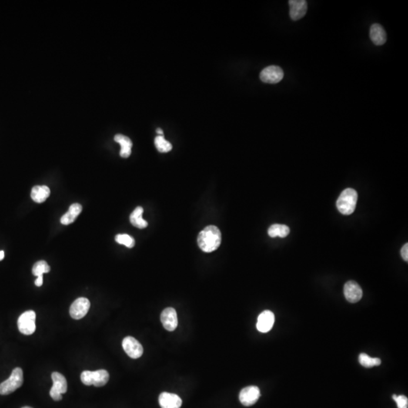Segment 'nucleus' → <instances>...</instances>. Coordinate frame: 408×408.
Instances as JSON below:
<instances>
[{
  "label": "nucleus",
  "mask_w": 408,
  "mask_h": 408,
  "mask_svg": "<svg viewBox=\"0 0 408 408\" xmlns=\"http://www.w3.org/2000/svg\"><path fill=\"white\" fill-rule=\"evenodd\" d=\"M144 209L142 206H138L134 209L133 212L131 213L129 220H130L131 224L133 226L136 227L138 228H145L148 226V222L142 218L143 215Z\"/></svg>",
  "instance_id": "nucleus-20"
},
{
  "label": "nucleus",
  "mask_w": 408,
  "mask_h": 408,
  "mask_svg": "<svg viewBox=\"0 0 408 408\" xmlns=\"http://www.w3.org/2000/svg\"><path fill=\"white\" fill-rule=\"evenodd\" d=\"M344 295L349 302L355 303L362 299L363 291L359 284L350 281L344 286Z\"/></svg>",
  "instance_id": "nucleus-12"
},
{
  "label": "nucleus",
  "mask_w": 408,
  "mask_h": 408,
  "mask_svg": "<svg viewBox=\"0 0 408 408\" xmlns=\"http://www.w3.org/2000/svg\"><path fill=\"white\" fill-rule=\"evenodd\" d=\"M49 195V188L45 185H42V186L37 185V186H34L31 191V198L34 202L38 203V204H41L46 201Z\"/></svg>",
  "instance_id": "nucleus-19"
},
{
  "label": "nucleus",
  "mask_w": 408,
  "mask_h": 408,
  "mask_svg": "<svg viewBox=\"0 0 408 408\" xmlns=\"http://www.w3.org/2000/svg\"><path fill=\"white\" fill-rule=\"evenodd\" d=\"M359 363L365 367L369 368L373 367L379 366L381 364V360L378 358H371L367 354L362 353L359 355Z\"/></svg>",
  "instance_id": "nucleus-22"
},
{
  "label": "nucleus",
  "mask_w": 408,
  "mask_h": 408,
  "mask_svg": "<svg viewBox=\"0 0 408 408\" xmlns=\"http://www.w3.org/2000/svg\"><path fill=\"white\" fill-rule=\"evenodd\" d=\"M43 284V275H41V276L37 277V279L35 281V285L37 286H41Z\"/></svg>",
  "instance_id": "nucleus-28"
},
{
  "label": "nucleus",
  "mask_w": 408,
  "mask_h": 408,
  "mask_svg": "<svg viewBox=\"0 0 408 408\" xmlns=\"http://www.w3.org/2000/svg\"><path fill=\"white\" fill-rule=\"evenodd\" d=\"M109 373L105 369H98L95 371L85 370L81 373V379L85 386H95L101 387L108 383Z\"/></svg>",
  "instance_id": "nucleus-3"
},
{
  "label": "nucleus",
  "mask_w": 408,
  "mask_h": 408,
  "mask_svg": "<svg viewBox=\"0 0 408 408\" xmlns=\"http://www.w3.org/2000/svg\"><path fill=\"white\" fill-rule=\"evenodd\" d=\"M401 254H402V258H403L404 260L408 262V245L406 244V245H404L403 247H402V250H401Z\"/></svg>",
  "instance_id": "nucleus-27"
},
{
  "label": "nucleus",
  "mask_w": 408,
  "mask_h": 408,
  "mask_svg": "<svg viewBox=\"0 0 408 408\" xmlns=\"http://www.w3.org/2000/svg\"><path fill=\"white\" fill-rule=\"evenodd\" d=\"M82 206L81 204L76 203L73 204L70 206L69 210L68 212L62 215L61 219V223L63 225H68L70 224L73 223L74 221L78 217V215L82 212Z\"/></svg>",
  "instance_id": "nucleus-18"
},
{
  "label": "nucleus",
  "mask_w": 408,
  "mask_h": 408,
  "mask_svg": "<svg viewBox=\"0 0 408 408\" xmlns=\"http://www.w3.org/2000/svg\"><path fill=\"white\" fill-rule=\"evenodd\" d=\"M222 243V234L216 226L209 225L200 232L198 244L201 250L212 252L216 250Z\"/></svg>",
  "instance_id": "nucleus-1"
},
{
  "label": "nucleus",
  "mask_w": 408,
  "mask_h": 408,
  "mask_svg": "<svg viewBox=\"0 0 408 408\" xmlns=\"http://www.w3.org/2000/svg\"><path fill=\"white\" fill-rule=\"evenodd\" d=\"M50 272V266L45 261L41 260L36 262L33 266L32 273L34 276L39 277Z\"/></svg>",
  "instance_id": "nucleus-24"
},
{
  "label": "nucleus",
  "mask_w": 408,
  "mask_h": 408,
  "mask_svg": "<svg viewBox=\"0 0 408 408\" xmlns=\"http://www.w3.org/2000/svg\"><path fill=\"white\" fill-rule=\"evenodd\" d=\"M36 313L34 311H27L19 317L18 320V329L24 335L33 334L36 330Z\"/></svg>",
  "instance_id": "nucleus-6"
},
{
  "label": "nucleus",
  "mask_w": 408,
  "mask_h": 408,
  "mask_svg": "<svg viewBox=\"0 0 408 408\" xmlns=\"http://www.w3.org/2000/svg\"><path fill=\"white\" fill-rule=\"evenodd\" d=\"M115 142L121 145V150L120 155L122 158H127L130 156L132 153V142L130 138L125 135L118 134L114 137Z\"/></svg>",
  "instance_id": "nucleus-17"
},
{
  "label": "nucleus",
  "mask_w": 408,
  "mask_h": 408,
  "mask_svg": "<svg viewBox=\"0 0 408 408\" xmlns=\"http://www.w3.org/2000/svg\"><path fill=\"white\" fill-rule=\"evenodd\" d=\"M289 232L290 231H289V227L286 225L275 224V225H271L268 230V234L271 238L280 237V238H284L289 235Z\"/></svg>",
  "instance_id": "nucleus-21"
},
{
  "label": "nucleus",
  "mask_w": 408,
  "mask_h": 408,
  "mask_svg": "<svg viewBox=\"0 0 408 408\" xmlns=\"http://www.w3.org/2000/svg\"><path fill=\"white\" fill-rule=\"evenodd\" d=\"M5 257V253H4V251L0 250V261H2V259H4Z\"/></svg>",
  "instance_id": "nucleus-29"
},
{
  "label": "nucleus",
  "mask_w": 408,
  "mask_h": 408,
  "mask_svg": "<svg viewBox=\"0 0 408 408\" xmlns=\"http://www.w3.org/2000/svg\"><path fill=\"white\" fill-rule=\"evenodd\" d=\"M275 323V315L271 311H264L258 317L257 327L258 330L261 333H267L272 329Z\"/></svg>",
  "instance_id": "nucleus-14"
},
{
  "label": "nucleus",
  "mask_w": 408,
  "mask_h": 408,
  "mask_svg": "<svg viewBox=\"0 0 408 408\" xmlns=\"http://www.w3.org/2000/svg\"><path fill=\"white\" fill-rule=\"evenodd\" d=\"M90 308V302L86 298L81 297L76 299L70 308V315L75 320H80L88 313Z\"/></svg>",
  "instance_id": "nucleus-8"
},
{
  "label": "nucleus",
  "mask_w": 408,
  "mask_h": 408,
  "mask_svg": "<svg viewBox=\"0 0 408 408\" xmlns=\"http://www.w3.org/2000/svg\"><path fill=\"white\" fill-rule=\"evenodd\" d=\"M358 201V193L353 188L344 190L336 201V207L342 215L353 213Z\"/></svg>",
  "instance_id": "nucleus-2"
},
{
  "label": "nucleus",
  "mask_w": 408,
  "mask_h": 408,
  "mask_svg": "<svg viewBox=\"0 0 408 408\" xmlns=\"http://www.w3.org/2000/svg\"><path fill=\"white\" fill-rule=\"evenodd\" d=\"M284 75L285 74L282 68L276 65H271L262 70L259 78L265 83L275 84L282 81Z\"/></svg>",
  "instance_id": "nucleus-7"
},
{
  "label": "nucleus",
  "mask_w": 408,
  "mask_h": 408,
  "mask_svg": "<svg viewBox=\"0 0 408 408\" xmlns=\"http://www.w3.org/2000/svg\"><path fill=\"white\" fill-rule=\"evenodd\" d=\"M122 345L125 353L132 359H139L143 354L144 349L142 344L132 336L124 338Z\"/></svg>",
  "instance_id": "nucleus-9"
},
{
  "label": "nucleus",
  "mask_w": 408,
  "mask_h": 408,
  "mask_svg": "<svg viewBox=\"0 0 408 408\" xmlns=\"http://www.w3.org/2000/svg\"><path fill=\"white\" fill-rule=\"evenodd\" d=\"M289 17L292 21L304 18L308 10L307 2L305 0H289Z\"/></svg>",
  "instance_id": "nucleus-11"
},
{
  "label": "nucleus",
  "mask_w": 408,
  "mask_h": 408,
  "mask_svg": "<svg viewBox=\"0 0 408 408\" xmlns=\"http://www.w3.org/2000/svg\"><path fill=\"white\" fill-rule=\"evenodd\" d=\"M161 408H180L182 401L178 395L169 392H163L159 396Z\"/></svg>",
  "instance_id": "nucleus-15"
},
{
  "label": "nucleus",
  "mask_w": 408,
  "mask_h": 408,
  "mask_svg": "<svg viewBox=\"0 0 408 408\" xmlns=\"http://www.w3.org/2000/svg\"><path fill=\"white\" fill-rule=\"evenodd\" d=\"M24 382V376L21 368L16 367L12 370L11 376L0 384V395H7L19 389Z\"/></svg>",
  "instance_id": "nucleus-4"
},
{
  "label": "nucleus",
  "mask_w": 408,
  "mask_h": 408,
  "mask_svg": "<svg viewBox=\"0 0 408 408\" xmlns=\"http://www.w3.org/2000/svg\"><path fill=\"white\" fill-rule=\"evenodd\" d=\"M31 408V407L26 406V407H24V408Z\"/></svg>",
  "instance_id": "nucleus-31"
},
{
  "label": "nucleus",
  "mask_w": 408,
  "mask_h": 408,
  "mask_svg": "<svg viewBox=\"0 0 408 408\" xmlns=\"http://www.w3.org/2000/svg\"><path fill=\"white\" fill-rule=\"evenodd\" d=\"M53 386L50 390V396L55 402H59L62 399V394L68 391V382L66 378L58 372H54L52 374Z\"/></svg>",
  "instance_id": "nucleus-5"
},
{
  "label": "nucleus",
  "mask_w": 408,
  "mask_h": 408,
  "mask_svg": "<svg viewBox=\"0 0 408 408\" xmlns=\"http://www.w3.org/2000/svg\"><path fill=\"white\" fill-rule=\"evenodd\" d=\"M392 398L397 403L398 408H408V399L405 395H394Z\"/></svg>",
  "instance_id": "nucleus-26"
},
{
  "label": "nucleus",
  "mask_w": 408,
  "mask_h": 408,
  "mask_svg": "<svg viewBox=\"0 0 408 408\" xmlns=\"http://www.w3.org/2000/svg\"><path fill=\"white\" fill-rule=\"evenodd\" d=\"M369 37L373 44L376 45H382L386 43L387 40L384 28L379 24H373L369 31Z\"/></svg>",
  "instance_id": "nucleus-16"
},
{
  "label": "nucleus",
  "mask_w": 408,
  "mask_h": 408,
  "mask_svg": "<svg viewBox=\"0 0 408 408\" xmlns=\"http://www.w3.org/2000/svg\"><path fill=\"white\" fill-rule=\"evenodd\" d=\"M115 241L120 245H124L128 248H132L135 245V241L132 237L126 234H120L115 237Z\"/></svg>",
  "instance_id": "nucleus-25"
},
{
  "label": "nucleus",
  "mask_w": 408,
  "mask_h": 408,
  "mask_svg": "<svg viewBox=\"0 0 408 408\" xmlns=\"http://www.w3.org/2000/svg\"><path fill=\"white\" fill-rule=\"evenodd\" d=\"M161 321L164 328L168 331H174L178 326V317L173 308H166L163 311Z\"/></svg>",
  "instance_id": "nucleus-13"
},
{
  "label": "nucleus",
  "mask_w": 408,
  "mask_h": 408,
  "mask_svg": "<svg viewBox=\"0 0 408 408\" xmlns=\"http://www.w3.org/2000/svg\"><path fill=\"white\" fill-rule=\"evenodd\" d=\"M157 132H158V133L159 134V135H163V132L162 129H157Z\"/></svg>",
  "instance_id": "nucleus-30"
},
{
  "label": "nucleus",
  "mask_w": 408,
  "mask_h": 408,
  "mask_svg": "<svg viewBox=\"0 0 408 408\" xmlns=\"http://www.w3.org/2000/svg\"><path fill=\"white\" fill-rule=\"evenodd\" d=\"M260 395V390L257 386H247L240 392V402L245 406H251L256 403Z\"/></svg>",
  "instance_id": "nucleus-10"
},
{
  "label": "nucleus",
  "mask_w": 408,
  "mask_h": 408,
  "mask_svg": "<svg viewBox=\"0 0 408 408\" xmlns=\"http://www.w3.org/2000/svg\"><path fill=\"white\" fill-rule=\"evenodd\" d=\"M155 146L161 153H167L172 150V146L170 142H167L164 138L163 135H158L155 139Z\"/></svg>",
  "instance_id": "nucleus-23"
}]
</instances>
